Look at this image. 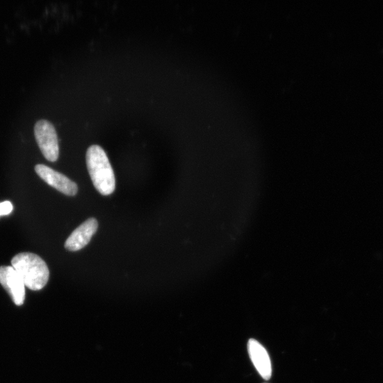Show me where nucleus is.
I'll return each mask as SVG.
<instances>
[{"label": "nucleus", "mask_w": 383, "mask_h": 383, "mask_svg": "<svg viewBox=\"0 0 383 383\" xmlns=\"http://www.w3.org/2000/svg\"><path fill=\"white\" fill-rule=\"evenodd\" d=\"M88 172L96 190L102 195L114 193L116 181L114 170L106 152L98 146L89 147L86 154Z\"/></svg>", "instance_id": "obj_1"}, {"label": "nucleus", "mask_w": 383, "mask_h": 383, "mask_svg": "<svg viewBox=\"0 0 383 383\" xmlns=\"http://www.w3.org/2000/svg\"><path fill=\"white\" fill-rule=\"evenodd\" d=\"M13 267L22 277L24 286L31 291L44 288L49 279V270L45 261L36 254L22 253L12 260Z\"/></svg>", "instance_id": "obj_2"}, {"label": "nucleus", "mask_w": 383, "mask_h": 383, "mask_svg": "<svg viewBox=\"0 0 383 383\" xmlns=\"http://www.w3.org/2000/svg\"><path fill=\"white\" fill-rule=\"evenodd\" d=\"M34 133L44 157L49 161H56L59 156V147L54 125L49 121L40 120L35 125Z\"/></svg>", "instance_id": "obj_3"}, {"label": "nucleus", "mask_w": 383, "mask_h": 383, "mask_svg": "<svg viewBox=\"0 0 383 383\" xmlns=\"http://www.w3.org/2000/svg\"><path fill=\"white\" fill-rule=\"evenodd\" d=\"M35 170L42 180L59 192L67 196H75L77 194L79 190L77 184L63 174L40 164L35 167Z\"/></svg>", "instance_id": "obj_4"}, {"label": "nucleus", "mask_w": 383, "mask_h": 383, "mask_svg": "<svg viewBox=\"0 0 383 383\" xmlns=\"http://www.w3.org/2000/svg\"><path fill=\"white\" fill-rule=\"evenodd\" d=\"M0 284L7 291L16 305L24 304L25 286L22 277L13 266L0 267Z\"/></svg>", "instance_id": "obj_5"}, {"label": "nucleus", "mask_w": 383, "mask_h": 383, "mask_svg": "<svg viewBox=\"0 0 383 383\" xmlns=\"http://www.w3.org/2000/svg\"><path fill=\"white\" fill-rule=\"evenodd\" d=\"M98 229L97 220L90 218L79 226L65 243V248L70 252H78L86 247Z\"/></svg>", "instance_id": "obj_6"}, {"label": "nucleus", "mask_w": 383, "mask_h": 383, "mask_svg": "<svg viewBox=\"0 0 383 383\" xmlns=\"http://www.w3.org/2000/svg\"><path fill=\"white\" fill-rule=\"evenodd\" d=\"M250 358L261 376L266 380L272 375V366L270 357L265 348L256 340L250 339L248 343Z\"/></svg>", "instance_id": "obj_7"}, {"label": "nucleus", "mask_w": 383, "mask_h": 383, "mask_svg": "<svg viewBox=\"0 0 383 383\" xmlns=\"http://www.w3.org/2000/svg\"><path fill=\"white\" fill-rule=\"evenodd\" d=\"M13 211V205L11 202L6 201L0 203V217L8 215Z\"/></svg>", "instance_id": "obj_8"}]
</instances>
